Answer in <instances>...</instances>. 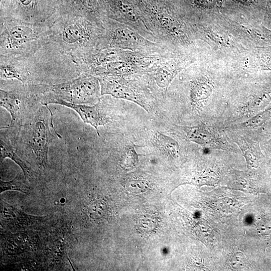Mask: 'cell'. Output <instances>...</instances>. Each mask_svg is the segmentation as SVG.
Returning <instances> with one entry per match:
<instances>
[{
    "label": "cell",
    "mask_w": 271,
    "mask_h": 271,
    "mask_svg": "<svg viewBox=\"0 0 271 271\" xmlns=\"http://www.w3.org/2000/svg\"><path fill=\"white\" fill-rule=\"evenodd\" d=\"M50 22H27L0 17V55L32 56L50 43Z\"/></svg>",
    "instance_id": "cell-1"
},
{
    "label": "cell",
    "mask_w": 271,
    "mask_h": 271,
    "mask_svg": "<svg viewBox=\"0 0 271 271\" xmlns=\"http://www.w3.org/2000/svg\"><path fill=\"white\" fill-rule=\"evenodd\" d=\"M103 29L86 18L71 15L54 18L50 25V43L62 54L72 57L96 49Z\"/></svg>",
    "instance_id": "cell-2"
},
{
    "label": "cell",
    "mask_w": 271,
    "mask_h": 271,
    "mask_svg": "<svg viewBox=\"0 0 271 271\" xmlns=\"http://www.w3.org/2000/svg\"><path fill=\"white\" fill-rule=\"evenodd\" d=\"M156 42L168 49V45L187 43L188 37L173 0H133Z\"/></svg>",
    "instance_id": "cell-3"
},
{
    "label": "cell",
    "mask_w": 271,
    "mask_h": 271,
    "mask_svg": "<svg viewBox=\"0 0 271 271\" xmlns=\"http://www.w3.org/2000/svg\"><path fill=\"white\" fill-rule=\"evenodd\" d=\"M101 88L97 77L81 74L77 78L54 85L42 84L38 93L39 101L50 104L61 99L76 104H93L100 99Z\"/></svg>",
    "instance_id": "cell-4"
},
{
    "label": "cell",
    "mask_w": 271,
    "mask_h": 271,
    "mask_svg": "<svg viewBox=\"0 0 271 271\" xmlns=\"http://www.w3.org/2000/svg\"><path fill=\"white\" fill-rule=\"evenodd\" d=\"M96 50L115 48L132 51L165 54L162 45L142 36L129 26L106 17Z\"/></svg>",
    "instance_id": "cell-5"
},
{
    "label": "cell",
    "mask_w": 271,
    "mask_h": 271,
    "mask_svg": "<svg viewBox=\"0 0 271 271\" xmlns=\"http://www.w3.org/2000/svg\"><path fill=\"white\" fill-rule=\"evenodd\" d=\"M44 105L27 125L26 141L38 165L45 169L48 166L49 148L53 139L50 127L53 125L52 113L49 115L47 104Z\"/></svg>",
    "instance_id": "cell-6"
},
{
    "label": "cell",
    "mask_w": 271,
    "mask_h": 271,
    "mask_svg": "<svg viewBox=\"0 0 271 271\" xmlns=\"http://www.w3.org/2000/svg\"><path fill=\"white\" fill-rule=\"evenodd\" d=\"M106 17L125 24L147 39L156 42L142 13L133 0H98ZM157 43V42H156Z\"/></svg>",
    "instance_id": "cell-7"
},
{
    "label": "cell",
    "mask_w": 271,
    "mask_h": 271,
    "mask_svg": "<svg viewBox=\"0 0 271 271\" xmlns=\"http://www.w3.org/2000/svg\"><path fill=\"white\" fill-rule=\"evenodd\" d=\"M55 9L47 0H13L7 15L22 21L40 23L50 22Z\"/></svg>",
    "instance_id": "cell-8"
},
{
    "label": "cell",
    "mask_w": 271,
    "mask_h": 271,
    "mask_svg": "<svg viewBox=\"0 0 271 271\" xmlns=\"http://www.w3.org/2000/svg\"><path fill=\"white\" fill-rule=\"evenodd\" d=\"M62 15L81 17L103 29V20L106 17L98 0H58L55 17Z\"/></svg>",
    "instance_id": "cell-9"
},
{
    "label": "cell",
    "mask_w": 271,
    "mask_h": 271,
    "mask_svg": "<svg viewBox=\"0 0 271 271\" xmlns=\"http://www.w3.org/2000/svg\"><path fill=\"white\" fill-rule=\"evenodd\" d=\"M34 56H4L0 55L1 79L17 80L28 85L33 79Z\"/></svg>",
    "instance_id": "cell-10"
},
{
    "label": "cell",
    "mask_w": 271,
    "mask_h": 271,
    "mask_svg": "<svg viewBox=\"0 0 271 271\" xmlns=\"http://www.w3.org/2000/svg\"><path fill=\"white\" fill-rule=\"evenodd\" d=\"M34 98L29 91L16 90L12 91L0 90V105L8 110L12 117V120L8 128L20 126L26 118V106Z\"/></svg>",
    "instance_id": "cell-11"
},
{
    "label": "cell",
    "mask_w": 271,
    "mask_h": 271,
    "mask_svg": "<svg viewBox=\"0 0 271 271\" xmlns=\"http://www.w3.org/2000/svg\"><path fill=\"white\" fill-rule=\"evenodd\" d=\"M101 88V95H110L115 98L131 101L148 111V105L143 98L122 81V77L100 76L97 77Z\"/></svg>",
    "instance_id": "cell-12"
},
{
    "label": "cell",
    "mask_w": 271,
    "mask_h": 271,
    "mask_svg": "<svg viewBox=\"0 0 271 271\" xmlns=\"http://www.w3.org/2000/svg\"><path fill=\"white\" fill-rule=\"evenodd\" d=\"M166 54L163 58L149 71L153 74L157 86L162 89L167 90L168 87L178 74L183 68V61Z\"/></svg>",
    "instance_id": "cell-13"
},
{
    "label": "cell",
    "mask_w": 271,
    "mask_h": 271,
    "mask_svg": "<svg viewBox=\"0 0 271 271\" xmlns=\"http://www.w3.org/2000/svg\"><path fill=\"white\" fill-rule=\"evenodd\" d=\"M51 103L64 105L72 109L79 115L85 123L93 126L96 129L98 135V126L105 125L109 121V118L102 107L100 99L92 106L73 104L61 99L54 100Z\"/></svg>",
    "instance_id": "cell-14"
},
{
    "label": "cell",
    "mask_w": 271,
    "mask_h": 271,
    "mask_svg": "<svg viewBox=\"0 0 271 271\" xmlns=\"http://www.w3.org/2000/svg\"><path fill=\"white\" fill-rule=\"evenodd\" d=\"M1 162H3L6 158H9L14 161L22 169L24 175L29 180L34 179L35 172L15 152L10 142L1 137Z\"/></svg>",
    "instance_id": "cell-15"
},
{
    "label": "cell",
    "mask_w": 271,
    "mask_h": 271,
    "mask_svg": "<svg viewBox=\"0 0 271 271\" xmlns=\"http://www.w3.org/2000/svg\"><path fill=\"white\" fill-rule=\"evenodd\" d=\"M26 179L25 176L19 174L10 181L4 182L1 180V193L8 190H16L25 194L29 193L31 188L27 183Z\"/></svg>",
    "instance_id": "cell-16"
},
{
    "label": "cell",
    "mask_w": 271,
    "mask_h": 271,
    "mask_svg": "<svg viewBox=\"0 0 271 271\" xmlns=\"http://www.w3.org/2000/svg\"><path fill=\"white\" fill-rule=\"evenodd\" d=\"M154 141L157 147L166 152L173 155L178 152L179 146L177 143L165 135L157 132L154 136Z\"/></svg>",
    "instance_id": "cell-17"
},
{
    "label": "cell",
    "mask_w": 271,
    "mask_h": 271,
    "mask_svg": "<svg viewBox=\"0 0 271 271\" xmlns=\"http://www.w3.org/2000/svg\"><path fill=\"white\" fill-rule=\"evenodd\" d=\"M209 86L205 83L195 82L192 86L191 96L194 101L207 98L211 93Z\"/></svg>",
    "instance_id": "cell-18"
},
{
    "label": "cell",
    "mask_w": 271,
    "mask_h": 271,
    "mask_svg": "<svg viewBox=\"0 0 271 271\" xmlns=\"http://www.w3.org/2000/svg\"><path fill=\"white\" fill-rule=\"evenodd\" d=\"M90 215L94 218L101 217L104 216L106 212V206L103 203L98 201L94 202L89 208Z\"/></svg>",
    "instance_id": "cell-19"
},
{
    "label": "cell",
    "mask_w": 271,
    "mask_h": 271,
    "mask_svg": "<svg viewBox=\"0 0 271 271\" xmlns=\"http://www.w3.org/2000/svg\"><path fill=\"white\" fill-rule=\"evenodd\" d=\"M232 266L235 269H243L247 265V260L241 252H237L232 256L231 260Z\"/></svg>",
    "instance_id": "cell-20"
},
{
    "label": "cell",
    "mask_w": 271,
    "mask_h": 271,
    "mask_svg": "<svg viewBox=\"0 0 271 271\" xmlns=\"http://www.w3.org/2000/svg\"><path fill=\"white\" fill-rule=\"evenodd\" d=\"M127 187L134 192H143L148 188V183L144 180H132L128 182Z\"/></svg>",
    "instance_id": "cell-21"
},
{
    "label": "cell",
    "mask_w": 271,
    "mask_h": 271,
    "mask_svg": "<svg viewBox=\"0 0 271 271\" xmlns=\"http://www.w3.org/2000/svg\"><path fill=\"white\" fill-rule=\"evenodd\" d=\"M137 156L136 152L131 149L126 151L125 156L122 159V164L127 167L134 165L136 162Z\"/></svg>",
    "instance_id": "cell-22"
},
{
    "label": "cell",
    "mask_w": 271,
    "mask_h": 271,
    "mask_svg": "<svg viewBox=\"0 0 271 271\" xmlns=\"http://www.w3.org/2000/svg\"><path fill=\"white\" fill-rule=\"evenodd\" d=\"M13 0H0V17L6 16Z\"/></svg>",
    "instance_id": "cell-23"
},
{
    "label": "cell",
    "mask_w": 271,
    "mask_h": 271,
    "mask_svg": "<svg viewBox=\"0 0 271 271\" xmlns=\"http://www.w3.org/2000/svg\"><path fill=\"white\" fill-rule=\"evenodd\" d=\"M268 224L266 223V220H261L258 224V229L259 230L261 233H264V231L265 232L266 231H269V226L267 225Z\"/></svg>",
    "instance_id": "cell-24"
},
{
    "label": "cell",
    "mask_w": 271,
    "mask_h": 271,
    "mask_svg": "<svg viewBox=\"0 0 271 271\" xmlns=\"http://www.w3.org/2000/svg\"><path fill=\"white\" fill-rule=\"evenodd\" d=\"M242 5L249 6L252 3V0H235Z\"/></svg>",
    "instance_id": "cell-25"
},
{
    "label": "cell",
    "mask_w": 271,
    "mask_h": 271,
    "mask_svg": "<svg viewBox=\"0 0 271 271\" xmlns=\"http://www.w3.org/2000/svg\"><path fill=\"white\" fill-rule=\"evenodd\" d=\"M47 1L55 9L56 12L58 0H47Z\"/></svg>",
    "instance_id": "cell-26"
}]
</instances>
